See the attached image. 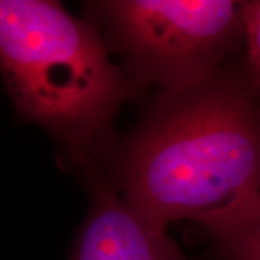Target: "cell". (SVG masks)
Instances as JSON below:
<instances>
[{"instance_id": "obj_1", "label": "cell", "mask_w": 260, "mask_h": 260, "mask_svg": "<svg viewBox=\"0 0 260 260\" xmlns=\"http://www.w3.org/2000/svg\"><path fill=\"white\" fill-rule=\"evenodd\" d=\"M114 189L160 229L201 223L260 186V93L229 68L160 94L114 150Z\"/></svg>"}, {"instance_id": "obj_2", "label": "cell", "mask_w": 260, "mask_h": 260, "mask_svg": "<svg viewBox=\"0 0 260 260\" xmlns=\"http://www.w3.org/2000/svg\"><path fill=\"white\" fill-rule=\"evenodd\" d=\"M0 75L23 120L48 130L90 174L112 155L113 120L136 85L91 19L61 3L0 0Z\"/></svg>"}, {"instance_id": "obj_3", "label": "cell", "mask_w": 260, "mask_h": 260, "mask_svg": "<svg viewBox=\"0 0 260 260\" xmlns=\"http://www.w3.org/2000/svg\"><path fill=\"white\" fill-rule=\"evenodd\" d=\"M130 81L174 94L218 74L243 37L242 2L112 0L88 6Z\"/></svg>"}, {"instance_id": "obj_4", "label": "cell", "mask_w": 260, "mask_h": 260, "mask_svg": "<svg viewBox=\"0 0 260 260\" xmlns=\"http://www.w3.org/2000/svg\"><path fill=\"white\" fill-rule=\"evenodd\" d=\"M71 260L188 259L165 229L140 217L112 184L100 181Z\"/></svg>"}, {"instance_id": "obj_5", "label": "cell", "mask_w": 260, "mask_h": 260, "mask_svg": "<svg viewBox=\"0 0 260 260\" xmlns=\"http://www.w3.org/2000/svg\"><path fill=\"white\" fill-rule=\"evenodd\" d=\"M198 224L214 260H260V186Z\"/></svg>"}, {"instance_id": "obj_6", "label": "cell", "mask_w": 260, "mask_h": 260, "mask_svg": "<svg viewBox=\"0 0 260 260\" xmlns=\"http://www.w3.org/2000/svg\"><path fill=\"white\" fill-rule=\"evenodd\" d=\"M242 25L247 47V77L260 93V0L242 2Z\"/></svg>"}]
</instances>
